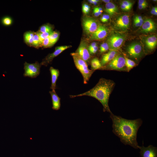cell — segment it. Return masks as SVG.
<instances>
[{"instance_id": "1", "label": "cell", "mask_w": 157, "mask_h": 157, "mask_svg": "<svg viewBox=\"0 0 157 157\" xmlns=\"http://www.w3.org/2000/svg\"><path fill=\"white\" fill-rule=\"evenodd\" d=\"M112 122L113 132L119 138L121 142L125 145H129L135 149L139 146L137 140L138 130L141 126L142 121L139 118L130 120L120 116L110 113Z\"/></svg>"}, {"instance_id": "2", "label": "cell", "mask_w": 157, "mask_h": 157, "mask_svg": "<svg viewBox=\"0 0 157 157\" xmlns=\"http://www.w3.org/2000/svg\"><path fill=\"white\" fill-rule=\"evenodd\" d=\"M115 85L113 80L104 78H100L96 85L92 88L81 94L70 95L71 98L83 96L94 97L98 100L102 105L104 112L111 113L108 106L109 97Z\"/></svg>"}, {"instance_id": "3", "label": "cell", "mask_w": 157, "mask_h": 157, "mask_svg": "<svg viewBox=\"0 0 157 157\" xmlns=\"http://www.w3.org/2000/svg\"><path fill=\"white\" fill-rule=\"evenodd\" d=\"M75 65L81 74L83 83L87 84L94 71L89 69L87 63L75 52L71 53Z\"/></svg>"}, {"instance_id": "4", "label": "cell", "mask_w": 157, "mask_h": 157, "mask_svg": "<svg viewBox=\"0 0 157 157\" xmlns=\"http://www.w3.org/2000/svg\"><path fill=\"white\" fill-rule=\"evenodd\" d=\"M99 70L127 72L124 56L118 53L112 60Z\"/></svg>"}, {"instance_id": "5", "label": "cell", "mask_w": 157, "mask_h": 157, "mask_svg": "<svg viewBox=\"0 0 157 157\" xmlns=\"http://www.w3.org/2000/svg\"><path fill=\"white\" fill-rule=\"evenodd\" d=\"M126 51L129 57L136 60H140L144 54L142 45L137 42H133L129 45L126 48Z\"/></svg>"}, {"instance_id": "6", "label": "cell", "mask_w": 157, "mask_h": 157, "mask_svg": "<svg viewBox=\"0 0 157 157\" xmlns=\"http://www.w3.org/2000/svg\"><path fill=\"white\" fill-rule=\"evenodd\" d=\"M82 24L85 33L90 35L96 30L99 26L96 19L92 17L86 16L83 18Z\"/></svg>"}, {"instance_id": "7", "label": "cell", "mask_w": 157, "mask_h": 157, "mask_svg": "<svg viewBox=\"0 0 157 157\" xmlns=\"http://www.w3.org/2000/svg\"><path fill=\"white\" fill-rule=\"evenodd\" d=\"M125 37L118 33L112 34L108 38L107 42L110 50L115 51L119 49L125 40Z\"/></svg>"}, {"instance_id": "8", "label": "cell", "mask_w": 157, "mask_h": 157, "mask_svg": "<svg viewBox=\"0 0 157 157\" xmlns=\"http://www.w3.org/2000/svg\"><path fill=\"white\" fill-rule=\"evenodd\" d=\"M24 65V76L35 78L39 74L41 65L38 62H36L34 63H29L25 62Z\"/></svg>"}, {"instance_id": "9", "label": "cell", "mask_w": 157, "mask_h": 157, "mask_svg": "<svg viewBox=\"0 0 157 157\" xmlns=\"http://www.w3.org/2000/svg\"><path fill=\"white\" fill-rule=\"evenodd\" d=\"M130 19L127 14H123L117 18L114 23V27L116 29L126 31L129 27Z\"/></svg>"}, {"instance_id": "10", "label": "cell", "mask_w": 157, "mask_h": 157, "mask_svg": "<svg viewBox=\"0 0 157 157\" xmlns=\"http://www.w3.org/2000/svg\"><path fill=\"white\" fill-rule=\"evenodd\" d=\"M71 46L64 45L58 46L56 47L54 51L47 55L43 60L40 64L42 65L47 66L53 60V59L59 55L65 50L71 47Z\"/></svg>"}, {"instance_id": "11", "label": "cell", "mask_w": 157, "mask_h": 157, "mask_svg": "<svg viewBox=\"0 0 157 157\" xmlns=\"http://www.w3.org/2000/svg\"><path fill=\"white\" fill-rule=\"evenodd\" d=\"M75 52L87 63L90 61L91 56L89 52L87 44L85 41H81Z\"/></svg>"}, {"instance_id": "12", "label": "cell", "mask_w": 157, "mask_h": 157, "mask_svg": "<svg viewBox=\"0 0 157 157\" xmlns=\"http://www.w3.org/2000/svg\"><path fill=\"white\" fill-rule=\"evenodd\" d=\"M140 151V154L141 157H157V148L150 145L147 147H144L143 143L142 146L138 147Z\"/></svg>"}, {"instance_id": "13", "label": "cell", "mask_w": 157, "mask_h": 157, "mask_svg": "<svg viewBox=\"0 0 157 157\" xmlns=\"http://www.w3.org/2000/svg\"><path fill=\"white\" fill-rule=\"evenodd\" d=\"M108 33V30L106 26L99 25L96 30L91 35L90 39L92 40H102L107 36Z\"/></svg>"}, {"instance_id": "14", "label": "cell", "mask_w": 157, "mask_h": 157, "mask_svg": "<svg viewBox=\"0 0 157 157\" xmlns=\"http://www.w3.org/2000/svg\"><path fill=\"white\" fill-rule=\"evenodd\" d=\"M156 29L155 23L151 19L147 18L144 21L141 26V32L143 33H148L155 31Z\"/></svg>"}, {"instance_id": "15", "label": "cell", "mask_w": 157, "mask_h": 157, "mask_svg": "<svg viewBox=\"0 0 157 157\" xmlns=\"http://www.w3.org/2000/svg\"><path fill=\"white\" fill-rule=\"evenodd\" d=\"M144 43L147 50L151 52L155 49L157 45V38L156 35L147 37L144 40Z\"/></svg>"}, {"instance_id": "16", "label": "cell", "mask_w": 157, "mask_h": 157, "mask_svg": "<svg viewBox=\"0 0 157 157\" xmlns=\"http://www.w3.org/2000/svg\"><path fill=\"white\" fill-rule=\"evenodd\" d=\"M118 53L117 51L110 50L104 54L101 58L100 62L102 67L105 65L112 60Z\"/></svg>"}, {"instance_id": "17", "label": "cell", "mask_w": 157, "mask_h": 157, "mask_svg": "<svg viewBox=\"0 0 157 157\" xmlns=\"http://www.w3.org/2000/svg\"><path fill=\"white\" fill-rule=\"evenodd\" d=\"M52 101V108L53 110H58L60 107V98L57 94L55 91H50Z\"/></svg>"}, {"instance_id": "18", "label": "cell", "mask_w": 157, "mask_h": 157, "mask_svg": "<svg viewBox=\"0 0 157 157\" xmlns=\"http://www.w3.org/2000/svg\"><path fill=\"white\" fill-rule=\"evenodd\" d=\"M49 70L51 75V84L50 88L53 91H55L56 82L60 74L59 70L52 67L50 68Z\"/></svg>"}, {"instance_id": "19", "label": "cell", "mask_w": 157, "mask_h": 157, "mask_svg": "<svg viewBox=\"0 0 157 157\" xmlns=\"http://www.w3.org/2000/svg\"><path fill=\"white\" fill-rule=\"evenodd\" d=\"M105 11L109 16H112L118 13L119 10L115 4L110 2L106 4Z\"/></svg>"}, {"instance_id": "20", "label": "cell", "mask_w": 157, "mask_h": 157, "mask_svg": "<svg viewBox=\"0 0 157 157\" xmlns=\"http://www.w3.org/2000/svg\"><path fill=\"white\" fill-rule=\"evenodd\" d=\"M34 32L28 31L25 32L24 35V41L25 43L28 46L32 47Z\"/></svg>"}, {"instance_id": "21", "label": "cell", "mask_w": 157, "mask_h": 157, "mask_svg": "<svg viewBox=\"0 0 157 157\" xmlns=\"http://www.w3.org/2000/svg\"><path fill=\"white\" fill-rule=\"evenodd\" d=\"M90 65L91 70L94 71L99 69L102 67L100 60L97 57L94 58L91 60Z\"/></svg>"}, {"instance_id": "22", "label": "cell", "mask_w": 157, "mask_h": 157, "mask_svg": "<svg viewBox=\"0 0 157 157\" xmlns=\"http://www.w3.org/2000/svg\"><path fill=\"white\" fill-rule=\"evenodd\" d=\"M59 35L60 33L58 32L53 31L49 36V41L52 45H53L58 41Z\"/></svg>"}, {"instance_id": "23", "label": "cell", "mask_w": 157, "mask_h": 157, "mask_svg": "<svg viewBox=\"0 0 157 157\" xmlns=\"http://www.w3.org/2000/svg\"><path fill=\"white\" fill-rule=\"evenodd\" d=\"M125 61V65L127 72H129L132 69L135 67L136 63L134 61L125 56H124Z\"/></svg>"}, {"instance_id": "24", "label": "cell", "mask_w": 157, "mask_h": 157, "mask_svg": "<svg viewBox=\"0 0 157 157\" xmlns=\"http://www.w3.org/2000/svg\"><path fill=\"white\" fill-rule=\"evenodd\" d=\"M53 27L52 25L47 24L41 26L38 31L41 33L50 32L53 31Z\"/></svg>"}, {"instance_id": "25", "label": "cell", "mask_w": 157, "mask_h": 157, "mask_svg": "<svg viewBox=\"0 0 157 157\" xmlns=\"http://www.w3.org/2000/svg\"><path fill=\"white\" fill-rule=\"evenodd\" d=\"M32 47L36 48L41 47V44L39 37L36 32H34Z\"/></svg>"}, {"instance_id": "26", "label": "cell", "mask_w": 157, "mask_h": 157, "mask_svg": "<svg viewBox=\"0 0 157 157\" xmlns=\"http://www.w3.org/2000/svg\"><path fill=\"white\" fill-rule=\"evenodd\" d=\"M45 32L43 33H41L37 31L36 32V33L38 35L40 41L41 43V44L43 41L46 38L49 37V36L51 34L52 32Z\"/></svg>"}, {"instance_id": "27", "label": "cell", "mask_w": 157, "mask_h": 157, "mask_svg": "<svg viewBox=\"0 0 157 157\" xmlns=\"http://www.w3.org/2000/svg\"><path fill=\"white\" fill-rule=\"evenodd\" d=\"M1 22L2 24L5 26H8L12 24V20L11 18L8 16L3 17L1 19Z\"/></svg>"}, {"instance_id": "28", "label": "cell", "mask_w": 157, "mask_h": 157, "mask_svg": "<svg viewBox=\"0 0 157 157\" xmlns=\"http://www.w3.org/2000/svg\"><path fill=\"white\" fill-rule=\"evenodd\" d=\"M109 49V47L107 42H104L100 46L99 51L101 53L106 52Z\"/></svg>"}, {"instance_id": "29", "label": "cell", "mask_w": 157, "mask_h": 157, "mask_svg": "<svg viewBox=\"0 0 157 157\" xmlns=\"http://www.w3.org/2000/svg\"><path fill=\"white\" fill-rule=\"evenodd\" d=\"M52 46L49 41L48 37L44 39L41 44V47L45 48L49 47Z\"/></svg>"}, {"instance_id": "30", "label": "cell", "mask_w": 157, "mask_h": 157, "mask_svg": "<svg viewBox=\"0 0 157 157\" xmlns=\"http://www.w3.org/2000/svg\"><path fill=\"white\" fill-rule=\"evenodd\" d=\"M90 10V6L87 4H83L82 6V11L85 14L88 13Z\"/></svg>"}, {"instance_id": "31", "label": "cell", "mask_w": 157, "mask_h": 157, "mask_svg": "<svg viewBox=\"0 0 157 157\" xmlns=\"http://www.w3.org/2000/svg\"><path fill=\"white\" fill-rule=\"evenodd\" d=\"M110 18V16L108 14H104L101 17L100 20L101 22L103 23L108 22Z\"/></svg>"}, {"instance_id": "32", "label": "cell", "mask_w": 157, "mask_h": 157, "mask_svg": "<svg viewBox=\"0 0 157 157\" xmlns=\"http://www.w3.org/2000/svg\"><path fill=\"white\" fill-rule=\"evenodd\" d=\"M121 3L131 9L132 8L133 6V3L128 0L123 1Z\"/></svg>"}, {"instance_id": "33", "label": "cell", "mask_w": 157, "mask_h": 157, "mask_svg": "<svg viewBox=\"0 0 157 157\" xmlns=\"http://www.w3.org/2000/svg\"><path fill=\"white\" fill-rule=\"evenodd\" d=\"M133 20V24L134 26L136 27H141L143 24L144 20L141 21H138Z\"/></svg>"}, {"instance_id": "34", "label": "cell", "mask_w": 157, "mask_h": 157, "mask_svg": "<svg viewBox=\"0 0 157 157\" xmlns=\"http://www.w3.org/2000/svg\"><path fill=\"white\" fill-rule=\"evenodd\" d=\"M98 49V47L97 45L94 48L88 50L90 54L93 55L96 53L97 52Z\"/></svg>"}, {"instance_id": "35", "label": "cell", "mask_w": 157, "mask_h": 157, "mask_svg": "<svg viewBox=\"0 0 157 157\" xmlns=\"http://www.w3.org/2000/svg\"><path fill=\"white\" fill-rule=\"evenodd\" d=\"M133 20L138 21L144 20L142 17L141 16L138 15H135L133 17Z\"/></svg>"}, {"instance_id": "36", "label": "cell", "mask_w": 157, "mask_h": 157, "mask_svg": "<svg viewBox=\"0 0 157 157\" xmlns=\"http://www.w3.org/2000/svg\"><path fill=\"white\" fill-rule=\"evenodd\" d=\"M120 7L122 10L126 11H128L131 9V8L127 7L121 3L120 4Z\"/></svg>"}, {"instance_id": "37", "label": "cell", "mask_w": 157, "mask_h": 157, "mask_svg": "<svg viewBox=\"0 0 157 157\" xmlns=\"http://www.w3.org/2000/svg\"><path fill=\"white\" fill-rule=\"evenodd\" d=\"M102 13L96 10L94 8L93 10V13L94 15L96 17H97L99 16L102 14Z\"/></svg>"}, {"instance_id": "38", "label": "cell", "mask_w": 157, "mask_h": 157, "mask_svg": "<svg viewBox=\"0 0 157 157\" xmlns=\"http://www.w3.org/2000/svg\"><path fill=\"white\" fill-rule=\"evenodd\" d=\"M97 45V43L96 42H93L88 47V50L91 49Z\"/></svg>"}, {"instance_id": "39", "label": "cell", "mask_w": 157, "mask_h": 157, "mask_svg": "<svg viewBox=\"0 0 157 157\" xmlns=\"http://www.w3.org/2000/svg\"><path fill=\"white\" fill-rule=\"evenodd\" d=\"M138 5H148V3L145 0H139L138 1Z\"/></svg>"}, {"instance_id": "40", "label": "cell", "mask_w": 157, "mask_h": 157, "mask_svg": "<svg viewBox=\"0 0 157 157\" xmlns=\"http://www.w3.org/2000/svg\"><path fill=\"white\" fill-rule=\"evenodd\" d=\"M88 2L90 3L94 4V5H96L99 1L98 0H88Z\"/></svg>"}, {"instance_id": "41", "label": "cell", "mask_w": 157, "mask_h": 157, "mask_svg": "<svg viewBox=\"0 0 157 157\" xmlns=\"http://www.w3.org/2000/svg\"><path fill=\"white\" fill-rule=\"evenodd\" d=\"M147 6V5H138V8L140 10H142L145 9Z\"/></svg>"}, {"instance_id": "42", "label": "cell", "mask_w": 157, "mask_h": 157, "mask_svg": "<svg viewBox=\"0 0 157 157\" xmlns=\"http://www.w3.org/2000/svg\"><path fill=\"white\" fill-rule=\"evenodd\" d=\"M94 8L97 10L98 11L101 12V13L103 12V10L100 7H96Z\"/></svg>"}, {"instance_id": "43", "label": "cell", "mask_w": 157, "mask_h": 157, "mask_svg": "<svg viewBox=\"0 0 157 157\" xmlns=\"http://www.w3.org/2000/svg\"><path fill=\"white\" fill-rule=\"evenodd\" d=\"M150 13L151 14L153 15H157V11H154L151 10Z\"/></svg>"}, {"instance_id": "44", "label": "cell", "mask_w": 157, "mask_h": 157, "mask_svg": "<svg viewBox=\"0 0 157 157\" xmlns=\"http://www.w3.org/2000/svg\"><path fill=\"white\" fill-rule=\"evenodd\" d=\"M154 11H157V8L156 7H153L152 8L151 10Z\"/></svg>"}, {"instance_id": "45", "label": "cell", "mask_w": 157, "mask_h": 157, "mask_svg": "<svg viewBox=\"0 0 157 157\" xmlns=\"http://www.w3.org/2000/svg\"><path fill=\"white\" fill-rule=\"evenodd\" d=\"M102 1L106 3L110 2V0H103Z\"/></svg>"}, {"instance_id": "46", "label": "cell", "mask_w": 157, "mask_h": 157, "mask_svg": "<svg viewBox=\"0 0 157 157\" xmlns=\"http://www.w3.org/2000/svg\"><path fill=\"white\" fill-rule=\"evenodd\" d=\"M154 1H156V0H153Z\"/></svg>"}]
</instances>
